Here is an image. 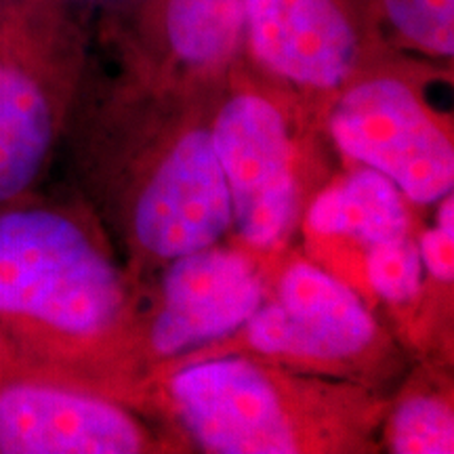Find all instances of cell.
Masks as SVG:
<instances>
[{
	"label": "cell",
	"instance_id": "obj_1",
	"mask_svg": "<svg viewBox=\"0 0 454 454\" xmlns=\"http://www.w3.org/2000/svg\"><path fill=\"white\" fill-rule=\"evenodd\" d=\"M122 305L121 274L76 221L47 208L0 213V316L93 337Z\"/></svg>",
	"mask_w": 454,
	"mask_h": 454
},
{
	"label": "cell",
	"instance_id": "obj_15",
	"mask_svg": "<svg viewBox=\"0 0 454 454\" xmlns=\"http://www.w3.org/2000/svg\"><path fill=\"white\" fill-rule=\"evenodd\" d=\"M366 278L372 291L389 303H408L421 291L423 263L417 242L400 236L368 247Z\"/></svg>",
	"mask_w": 454,
	"mask_h": 454
},
{
	"label": "cell",
	"instance_id": "obj_10",
	"mask_svg": "<svg viewBox=\"0 0 454 454\" xmlns=\"http://www.w3.org/2000/svg\"><path fill=\"white\" fill-rule=\"evenodd\" d=\"M53 107L36 78L0 61V204L26 192L53 145Z\"/></svg>",
	"mask_w": 454,
	"mask_h": 454
},
{
	"label": "cell",
	"instance_id": "obj_14",
	"mask_svg": "<svg viewBox=\"0 0 454 454\" xmlns=\"http://www.w3.org/2000/svg\"><path fill=\"white\" fill-rule=\"evenodd\" d=\"M389 448L395 454H452L454 417L434 395H412L389 419Z\"/></svg>",
	"mask_w": 454,
	"mask_h": 454
},
{
	"label": "cell",
	"instance_id": "obj_16",
	"mask_svg": "<svg viewBox=\"0 0 454 454\" xmlns=\"http://www.w3.org/2000/svg\"><path fill=\"white\" fill-rule=\"evenodd\" d=\"M440 211L435 225L425 230L417 242L423 270L440 282L454 278V196L448 194L438 202Z\"/></svg>",
	"mask_w": 454,
	"mask_h": 454
},
{
	"label": "cell",
	"instance_id": "obj_7",
	"mask_svg": "<svg viewBox=\"0 0 454 454\" xmlns=\"http://www.w3.org/2000/svg\"><path fill=\"white\" fill-rule=\"evenodd\" d=\"M244 328L259 354L320 362L354 357L377 337V322L357 293L305 261L284 271L276 299Z\"/></svg>",
	"mask_w": 454,
	"mask_h": 454
},
{
	"label": "cell",
	"instance_id": "obj_9",
	"mask_svg": "<svg viewBox=\"0 0 454 454\" xmlns=\"http://www.w3.org/2000/svg\"><path fill=\"white\" fill-rule=\"evenodd\" d=\"M141 425L104 397L49 383L0 387L3 454H135Z\"/></svg>",
	"mask_w": 454,
	"mask_h": 454
},
{
	"label": "cell",
	"instance_id": "obj_4",
	"mask_svg": "<svg viewBox=\"0 0 454 454\" xmlns=\"http://www.w3.org/2000/svg\"><path fill=\"white\" fill-rule=\"evenodd\" d=\"M168 395L192 440L211 454L299 452L284 397L247 357H213L170 377Z\"/></svg>",
	"mask_w": 454,
	"mask_h": 454
},
{
	"label": "cell",
	"instance_id": "obj_11",
	"mask_svg": "<svg viewBox=\"0 0 454 454\" xmlns=\"http://www.w3.org/2000/svg\"><path fill=\"white\" fill-rule=\"evenodd\" d=\"M308 227L320 236H340L372 244L406 236L411 215L406 198L377 170L362 167L316 196Z\"/></svg>",
	"mask_w": 454,
	"mask_h": 454
},
{
	"label": "cell",
	"instance_id": "obj_13",
	"mask_svg": "<svg viewBox=\"0 0 454 454\" xmlns=\"http://www.w3.org/2000/svg\"><path fill=\"white\" fill-rule=\"evenodd\" d=\"M379 11L400 44L431 59L454 57V0H379Z\"/></svg>",
	"mask_w": 454,
	"mask_h": 454
},
{
	"label": "cell",
	"instance_id": "obj_5",
	"mask_svg": "<svg viewBox=\"0 0 454 454\" xmlns=\"http://www.w3.org/2000/svg\"><path fill=\"white\" fill-rule=\"evenodd\" d=\"M254 64L308 90H339L362 59L348 0H247L244 36Z\"/></svg>",
	"mask_w": 454,
	"mask_h": 454
},
{
	"label": "cell",
	"instance_id": "obj_6",
	"mask_svg": "<svg viewBox=\"0 0 454 454\" xmlns=\"http://www.w3.org/2000/svg\"><path fill=\"white\" fill-rule=\"evenodd\" d=\"M133 225L141 247L168 261L211 248L231 230L234 208L208 130H190L170 147L135 204Z\"/></svg>",
	"mask_w": 454,
	"mask_h": 454
},
{
	"label": "cell",
	"instance_id": "obj_8",
	"mask_svg": "<svg viewBox=\"0 0 454 454\" xmlns=\"http://www.w3.org/2000/svg\"><path fill=\"white\" fill-rule=\"evenodd\" d=\"M261 305L263 282L247 254L211 247L173 259L152 322V348L164 357L192 354L242 331Z\"/></svg>",
	"mask_w": 454,
	"mask_h": 454
},
{
	"label": "cell",
	"instance_id": "obj_12",
	"mask_svg": "<svg viewBox=\"0 0 454 454\" xmlns=\"http://www.w3.org/2000/svg\"><path fill=\"white\" fill-rule=\"evenodd\" d=\"M247 0H160V36L175 64L207 72L242 47Z\"/></svg>",
	"mask_w": 454,
	"mask_h": 454
},
{
	"label": "cell",
	"instance_id": "obj_2",
	"mask_svg": "<svg viewBox=\"0 0 454 454\" xmlns=\"http://www.w3.org/2000/svg\"><path fill=\"white\" fill-rule=\"evenodd\" d=\"M328 130L334 145L394 184L408 202L438 204L452 194V141L397 76H368L334 101Z\"/></svg>",
	"mask_w": 454,
	"mask_h": 454
},
{
	"label": "cell",
	"instance_id": "obj_3",
	"mask_svg": "<svg viewBox=\"0 0 454 454\" xmlns=\"http://www.w3.org/2000/svg\"><path fill=\"white\" fill-rule=\"evenodd\" d=\"M208 133L238 234L253 248L280 247L299 208L293 139L282 110L263 95L242 90L225 101Z\"/></svg>",
	"mask_w": 454,
	"mask_h": 454
}]
</instances>
